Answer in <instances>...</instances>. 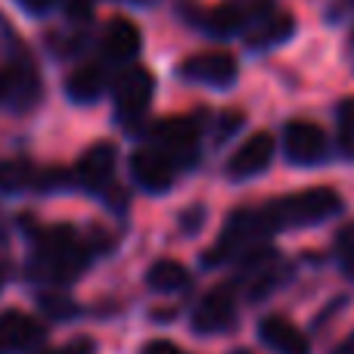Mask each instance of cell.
Masks as SVG:
<instances>
[{"mask_svg":"<svg viewBox=\"0 0 354 354\" xmlns=\"http://www.w3.org/2000/svg\"><path fill=\"white\" fill-rule=\"evenodd\" d=\"M295 31V22L289 12L283 10H268V12H258L245 22V44L255 50H268V47H277L283 44L286 37H292Z\"/></svg>","mask_w":354,"mask_h":354,"instance_id":"cell-11","label":"cell"},{"mask_svg":"<svg viewBox=\"0 0 354 354\" xmlns=\"http://www.w3.org/2000/svg\"><path fill=\"white\" fill-rule=\"evenodd\" d=\"M153 137L165 156H193L199 131H196V124L189 118H165V122L156 124Z\"/></svg>","mask_w":354,"mask_h":354,"instance_id":"cell-16","label":"cell"},{"mask_svg":"<svg viewBox=\"0 0 354 354\" xmlns=\"http://www.w3.org/2000/svg\"><path fill=\"white\" fill-rule=\"evenodd\" d=\"M41 93V81L37 72L25 62L0 68V106H12V109H28Z\"/></svg>","mask_w":354,"mask_h":354,"instance_id":"cell-9","label":"cell"},{"mask_svg":"<svg viewBox=\"0 0 354 354\" xmlns=\"http://www.w3.org/2000/svg\"><path fill=\"white\" fill-rule=\"evenodd\" d=\"M50 180H53V174H37L35 168L22 159H12V162L0 165V189H6V193H22V189H28V187L44 189V187H50Z\"/></svg>","mask_w":354,"mask_h":354,"instance_id":"cell-19","label":"cell"},{"mask_svg":"<svg viewBox=\"0 0 354 354\" xmlns=\"http://www.w3.org/2000/svg\"><path fill=\"white\" fill-rule=\"evenodd\" d=\"M236 320V299L230 289H212L208 295H202V301L193 311V330L196 333H221L227 326H233Z\"/></svg>","mask_w":354,"mask_h":354,"instance_id":"cell-8","label":"cell"},{"mask_svg":"<svg viewBox=\"0 0 354 354\" xmlns=\"http://www.w3.org/2000/svg\"><path fill=\"white\" fill-rule=\"evenodd\" d=\"M274 149H277L274 137L264 134V131H258V134H252L249 140L230 156V162H227V174H230L233 180H249V177L261 174L264 168L274 162Z\"/></svg>","mask_w":354,"mask_h":354,"instance_id":"cell-7","label":"cell"},{"mask_svg":"<svg viewBox=\"0 0 354 354\" xmlns=\"http://www.w3.org/2000/svg\"><path fill=\"white\" fill-rule=\"evenodd\" d=\"M87 351H91V342H78V345H68V348L53 351V354H87Z\"/></svg>","mask_w":354,"mask_h":354,"instance_id":"cell-25","label":"cell"},{"mask_svg":"<svg viewBox=\"0 0 354 354\" xmlns=\"http://www.w3.org/2000/svg\"><path fill=\"white\" fill-rule=\"evenodd\" d=\"M258 333H261V342L277 354H311L308 336L286 317H264Z\"/></svg>","mask_w":354,"mask_h":354,"instance_id":"cell-14","label":"cell"},{"mask_svg":"<svg viewBox=\"0 0 354 354\" xmlns=\"http://www.w3.org/2000/svg\"><path fill=\"white\" fill-rule=\"evenodd\" d=\"M140 354H183V351L177 348V345H171V342H149Z\"/></svg>","mask_w":354,"mask_h":354,"instance_id":"cell-24","label":"cell"},{"mask_svg":"<svg viewBox=\"0 0 354 354\" xmlns=\"http://www.w3.org/2000/svg\"><path fill=\"white\" fill-rule=\"evenodd\" d=\"M339 258H342V270L354 280V230H345L342 243H339Z\"/></svg>","mask_w":354,"mask_h":354,"instance_id":"cell-22","label":"cell"},{"mask_svg":"<svg viewBox=\"0 0 354 354\" xmlns=\"http://www.w3.org/2000/svg\"><path fill=\"white\" fill-rule=\"evenodd\" d=\"M44 339V330L37 320H31L22 311H3L0 314V354H16L35 348Z\"/></svg>","mask_w":354,"mask_h":354,"instance_id":"cell-12","label":"cell"},{"mask_svg":"<svg viewBox=\"0 0 354 354\" xmlns=\"http://www.w3.org/2000/svg\"><path fill=\"white\" fill-rule=\"evenodd\" d=\"M131 174L149 193H165L174 180V162L162 149H137L131 156Z\"/></svg>","mask_w":354,"mask_h":354,"instance_id":"cell-10","label":"cell"},{"mask_svg":"<svg viewBox=\"0 0 354 354\" xmlns=\"http://www.w3.org/2000/svg\"><path fill=\"white\" fill-rule=\"evenodd\" d=\"M106 81H109L106 66H100V62H87V66L75 68V72L68 75L66 93L75 100V103H93V100L103 97Z\"/></svg>","mask_w":354,"mask_h":354,"instance_id":"cell-17","label":"cell"},{"mask_svg":"<svg viewBox=\"0 0 354 354\" xmlns=\"http://www.w3.org/2000/svg\"><path fill=\"white\" fill-rule=\"evenodd\" d=\"M339 208H342V199H339L336 189L314 187V189H301V193H292V196H283L277 202H268L261 212L274 230H283V227L324 224L333 214H339Z\"/></svg>","mask_w":354,"mask_h":354,"instance_id":"cell-2","label":"cell"},{"mask_svg":"<svg viewBox=\"0 0 354 354\" xmlns=\"http://www.w3.org/2000/svg\"><path fill=\"white\" fill-rule=\"evenodd\" d=\"M140 44H143L140 28H137L131 19H122V16L112 19L103 31V53H106V59H112V62L134 59V56L140 53Z\"/></svg>","mask_w":354,"mask_h":354,"instance_id":"cell-15","label":"cell"},{"mask_svg":"<svg viewBox=\"0 0 354 354\" xmlns=\"http://www.w3.org/2000/svg\"><path fill=\"white\" fill-rule=\"evenodd\" d=\"M339 131H342V147L354 156V100L342 103L339 109Z\"/></svg>","mask_w":354,"mask_h":354,"instance_id":"cell-21","label":"cell"},{"mask_svg":"<svg viewBox=\"0 0 354 354\" xmlns=\"http://www.w3.org/2000/svg\"><path fill=\"white\" fill-rule=\"evenodd\" d=\"M193 19L202 31H208V35H214V37H227V35H233V31L245 28V22H249V16H245L239 6H227V3L193 12Z\"/></svg>","mask_w":354,"mask_h":354,"instance_id":"cell-18","label":"cell"},{"mask_svg":"<svg viewBox=\"0 0 354 354\" xmlns=\"http://www.w3.org/2000/svg\"><path fill=\"white\" fill-rule=\"evenodd\" d=\"M274 227L268 224L264 212H252V208H243L236 212L224 227V236H221V252L227 255H236V252H245V249H255L264 236H270Z\"/></svg>","mask_w":354,"mask_h":354,"instance_id":"cell-6","label":"cell"},{"mask_svg":"<svg viewBox=\"0 0 354 354\" xmlns=\"http://www.w3.org/2000/svg\"><path fill=\"white\" fill-rule=\"evenodd\" d=\"M87 264V249L78 239V233L68 227H53L44 230L35 243V258H31V274L47 283H68L78 277Z\"/></svg>","mask_w":354,"mask_h":354,"instance_id":"cell-1","label":"cell"},{"mask_svg":"<svg viewBox=\"0 0 354 354\" xmlns=\"http://www.w3.org/2000/svg\"><path fill=\"white\" fill-rule=\"evenodd\" d=\"M156 93V78L147 68H128L115 84V112L122 122H134L147 112V106L153 103Z\"/></svg>","mask_w":354,"mask_h":354,"instance_id":"cell-3","label":"cell"},{"mask_svg":"<svg viewBox=\"0 0 354 354\" xmlns=\"http://www.w3.org/2000/svg\"><path fill=\"white\" fill-rule=\"evenodd\" d=\"M236 59L227 50H205V53L189 56L180 66V75L187 81L196 84H208V87H230L236 81Z\"/></svg>","mask_w":354,"mask_h":354,"instance_id":"cell-4","label":"cell"},{"mask_svg":"<svg viewBox=\"0 0 354 354\" xmlns=\"http://www.w3.org/2000/svg\"><path fill=\"white\" fill-rule=\"evenodd\" d=\"M326 134L314 122H289L283 131V153L295 165H317L326 159Z\"/></svg>","mask_w":354,"mask_h":354,"instance_id":"cell-5","label":"cell"},{"mask_svg":"<svg viewBox=\"0 0 354 354\" xmlns=\"http://www.w3.org/2000/svg\"><path fill=\"white\" fill-rule=\"evenodd\" d=\"M147 283H149V289H156V292L174 295V292H180V289H187L189 274L183 264L171 261V258H162V261H156L153 268L147 270Z\"/></svg>","mask_w":354,"mask_h":354,"instance_id":"cell-20","label":"cell"},{"mask_svg":"<svg viewBox=\"0 0 354 354\" xmlns=\"http://www.w3.org/2000/svg\"><path fill=\"white\" fill-rule=\"evenodd\" d=\"M112 174H115V147L112 143H93L78 159L81 187L93 189V193H103L112 183Z\"/></svg>","mask_w":354,"mask_h":354,"instance_id":"cell-13","label":"cell"},{"mask_svg":"<svg viewBox=\"0 0 354 354\" xmlns=\"http://www.w3.org/2000/svg\"><path fill=\"white\" fill-rule=\"evenodd\" d=\"M16 3L22 6V10H28V12H37V16H41V12L53 10V3H56V0H16Z\"/></svg>","mask_w":354,"mask_h":354,"instance_id":"cell-23","label":"cell"}]
</instances>
